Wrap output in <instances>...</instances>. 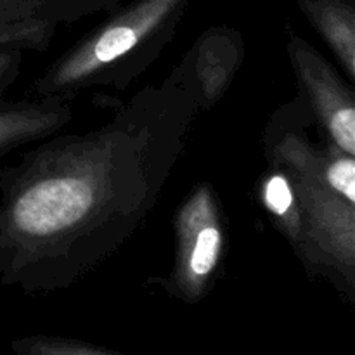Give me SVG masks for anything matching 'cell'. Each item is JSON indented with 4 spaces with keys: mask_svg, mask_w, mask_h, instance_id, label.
<instances>
[{
    "mask_svg": "<svg viewBox=\"0 0 355 355\" xmlns=\"http://www.w3.org/2000/svg\"><path fill=\"white\" fill-rule=\"evenodd\" d=\"M73 101L35 97L0 107V162L16 149L40 142L71 123Z\"/></svg>",
    "mask_w": 355,
    "mask_h": 355,
    "instance_id": "52a82bcc",
    "label": "cell"
},
{
    "mask_svg": "<svg viewBox=\"0 0 355 355\" xmlns=\"http://www.w3.org/2000/svg\"><path fill=\"white\" fill-rule=\"evenodd\" d=\"M267 165L288 177L300 239L293 253L311 277H324L355 302V156L333 144L304 97L283 104L262 134Z\"/></svg>",
    "mask_w": 355,
    "mask_h": 355,
    "instance_id": "7a4b0ae2",
    "label": "cell"
},
{
    "mask_svg": "<svg viewBox=\"0 0 355 355\" xmlns=\"http://www.w3.org/2000/svg\"><path fill=\"white\" fill-rule=\"evenodd\" d=\"M10 347L16 355H116L90 343L49 335L24 336Z\"/></svg>",
    "mask_w": 355,
    "mask_h": 355,
    "instance_id": "9c48e42d",
    "label": "cell"
},
{
    "mask_svg": "<svg viewBox=\"0 0 355 355\" xmlns=\"http://www.w3.org/2000/svg\"><path fill=\"white\" fill-rule=\"evenodd\" d=\"M347 78L355 82V0H297Z\"/></svg>",
    "mask_w": 355,
    "mask_h": 355,
    "instance_id": "ba28073f",
    "label": "cell"
},
{
    "mask_svg": "<svg viewBox=\"0 0 355 355\" xmlns=\"http://www.w3.org/2000/svg\"><path fill=\"white\" fill-rule=\"evenodd\" d=\"M189 0H134L80 38L33 82L35 97L73 101L90 89L125 92L165 52Z\"/></svg>",
    "mask_w": 355,
    "mask_h": 355,
    "instance_id": "3957f363",
    "label": "cell"
},
{
    "mask_svg": "<svg viewBox=\"0 0 355 355\" xmlns=\"http://www.w3.org/2000/svg\"><path fill=\"white\" fill-rule=\"evenodd\" d=\"M175 255L168 276L151 279L184 304H200L222 276L227 246V224L215 187L198 182L173 215Z\"/></svg>",
    "mask_w": 355,
    "mask_h": 355,
    "instance_id": "277c9868",
    "label": "cell"
},
{
    "mask_svg": "<svg viewBox=\"0 0 355 355\" xmlns=\"http://www.w3.org/2000/svg\"><path fill=\"white\" fill-rule=\"evenodd\" d=\"M24 54L26 52L19 51V49H3V51H0V107L9 103L6 99V94L19 76Z\"/></svg>",
    "mask_w": 355,
    "mask_h": 355,
    "instance_id": "30bf717a",
    "label": "cell"
},
{
    "mask_svg": "<svg viewBox=\"0 0 355 355\" xmlns=\"http://www.w3.org/2000/svg\"><path fill=\"white\" fill-rule=\"evenodd\" d=\"M245 55V38L238 30L211 26L198 37L170 76L193 96L200 113L210 111L231 89Z\"/></svg>",
    "mask_w": 355,
    "mask_h": 355,
    "instance_id": "8992f818",
    "label": "cell"
},
{
    "mask_svg": "<svg viewBox=\"0 0 355 355\" xmlns=\"http://www.w3.org/2000/svg\"><path fill=\"white\" fill-rule=\"evenodd\" d=\"M166 76L96 128L28 146L0 168V284L68 290L134 238L155 210L198 116Z\"/></svg>",
    "mask_w": 355,
    "mask_h": 355,
    "instance_id": "6da1fadb",
    "label": "cell"
},
{
    "mask_svg": "<svg viewBox=\"0 0 355 355\" xmlns=\"http://www.w3.org/2000/svg\"><path fill=\"white\" fill-rule=\"evenodd\" d=\"M288 58L319 130L342 151L355 156V94L331 62L304 37L290 33Z\"/></svg>",
    "mask_w": 355,
    "mask_h": 355,
    "instance_id": "5b68a950",
    "label": "cell"
}]
</instances>
